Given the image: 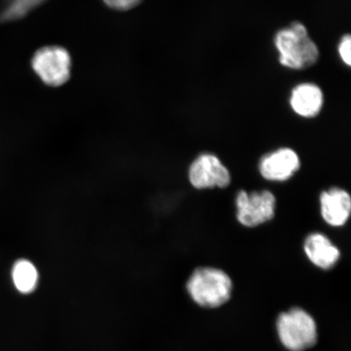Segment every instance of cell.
<instances>
[{
	"mask_svg": "<svg viewBox=\"0 0 351 351\" xmlns=\"http://www.w3.org/2000/svg\"><path fill=\"white\" fill-rule=\"evenodd\" d=\"M13 284L20 293H32L38 283V271L33 263L27 260H20L12 267Z\"/></svg>",
	"mask_w": 351,
	"mask_h": 351,
	"instance_id": "11",
	"label": "cell"
},
{
	"mask_svg": "<svg viewBox=\"0 0 351 351\" xmlns=\"http://www.w3.org/2000/svg\"><path fill=\"white\" fill-rule=\"evenodd\" d=\"M298 154L289 148H280L263 156L260 171L263 178L271 182H285L300 168Z\"/></svg>",
	"mask_w": 351,
	"mask_h": 351,
	"instance_id": "7",
	"label": "cell"
},
{
	"mask_svg": "<svg viewBox=\"0 0 351 351\" xmlns=\"http://www.w3.org/2000/svg\"><path fill=\"white\" fill-rule=\"evenodd\" d=\"M237 218L245 227H256L274 217L276 197L269 191L239 192L236 197Z\"/></svg>",
	"mask_w": 351,
	"mask_h": 351,
	"instance_id": "5",
	"label": "cell"
},
{
	"mask_svg": "<svg viewBox=\"0 0 351 351\" xmlns=\"http://www.w3.org/2000/svg\"><path fill=\"white\" fill-rule=\"evenodd\" d=\"M32 68L44 84L60 86L71 76V56L62 47H44L34 55Z\"/></svg>",
	"mask_w": 351,
	"mask_h": 351,
	"instance_id": "4",
	"label": "cell"
},
{
	"mask_svg": "<svg viewBox=\"0 0 351 351\" xmlns=\"http://www.w3.org/2000/svg\"><path fill=\"white\" fill-rule=\"evenodd\" d=\"M350 47V36L349 34L345 35V36L341 38V40L339 43V51L341 59L348 66H350L351 64Z\"/></svg>",
	"mask_w": 351,
	"mask_h": 351,
	"instance_id": "13",
	"label": "cell"
},
{
	"mask_svg": "<svg viewBox=\"0 0 351 351\" xmlns=\"http://www.w3.org/2000/svg\"><path fill=\"white\" fill-rule=\"evenodd\" d=\"M320 210L324 221L329 226H344L351 212L350 196L342 189L331 188L320 195Z\"/></svg>",
	"mask_w": 351,
	"mask_h": 351,
	"instance_id": "8",
	"label": "cell"
},
{
	"mask_svg": "<svg viewBox=\"0 0 351 351\" xmlns=\"http://www.w3.org/2000/svg\"><path fill=\"white\" fill-rule=\"evenodd\" d=\"M189 179L196 189L226 188L231 182L230 171L213 154H202L193 162Z\"/></svg>",
	"mask_w": 351,
	"mask_h": 351,
	"instance_id": "6",
	"label": "cell"
},
{
	"mask_svg": "<svg viewBox=\"0 0 351 351\" xmlns=\"http://www.w3.org/2000/svg\"><path fill=\"white\" fill-rule=\"evenodd\" d=\"M186 288L196 304L205 308H217L230 300L232 283L225 271L214 267H199L189 278Z\"/></svg>",
	"mask_w": 351,
	"mask_h": 351,
	"instance_id": "2",
	"label": "cell"
},
{
	"mask_svg": "<svg viewBox=\"0 0 351 351\" xmlns=\"http://www.w3.org/2000/svg\"><path fill=\"white\" fill-rule=\"evenodd\" d=\"M304 251L307 258L314 265L320 269H330L340 258L339 250L327 237L315 232L305 240Z\"/></svg>",
	"mask_w": 351,
	"mask_h": 351,
	"instance_id": "10",
	"label": "cell"
},
{
	"mask_svg": "<svg viewBox=\"0 0 351 351\" xmlns=\"http://www.w3.org/2000/svg\"><path fill=\"white\" fill-rule=\"evenodd\" d=\"M276 330L280 342L289 350L305 351L317 344V323L306 311L298 307L279 315Z\"/></svg>",
	"mask_w": 351,
	"mask_h": 351,
	"instance_id": "3",
	"label": "cell"
},
{
	"mask_svg": "<svg viewBox=\"0 0 351 351\" xmlns=\"http://www.w3.org/2000/svg\"><path fill=\"white\" fill-rule=\"evenodd\" d=\"M105 4L112 10L118 11L130 10L137 7L143 0H103Z\"/></svg>",
	"mask_w": 351,
	"mask_h": 351,
	"instance_id": "12",
	"label": "cell"
},
{
	"mask_svg": "<svg viewBox=\"0 0 351 351\" xmlns=\"http://www.w3.org/2000/svg\"><path fill=\"white\" fill-rule=\"evenodd\" d=\"M274 43L280 63L285 67L304 70L317 62L319 52L317 44L300 22H293L289 27L280 29L276 34Z\"/></svg>",
	"mask_w": 351,
	"mask_h": 351,
	"instance_id": "1",
	"label": "cell"
},
{
	"mask_svg": "<svg viewBox=\"0 0 351 351\" xmlns=\"http://www.w3.org/2000/svg\"><path fill=\"white\" fill-rule=\"evenodd\" d=\"M289 104L298 116L306 118L317 117L323 107V92L313 83H302L292 90Z\"/></svg>",
	"mask_w": 351,
	"mask_h": 351,
	"instance_id": "9",
	"label": "cell"
}]
</instances>
